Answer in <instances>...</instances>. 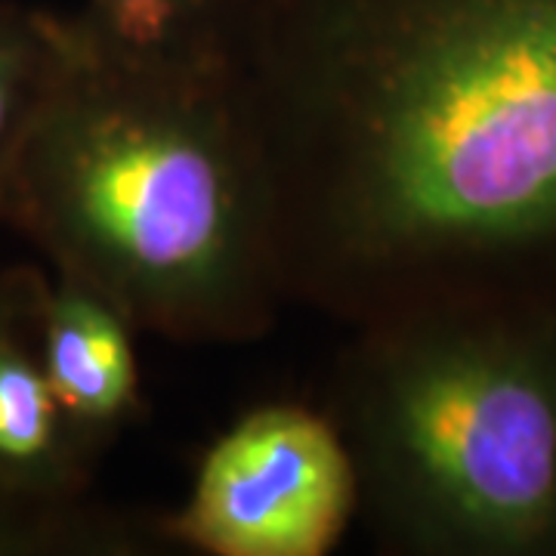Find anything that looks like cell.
I'll return each mask as SVG.
<instances>
[{
  "label": "cell",
  "mask_w": 556,
  "mask_h": 556,
  "mask_svg": "<svg viewBox=\"0 0 556 556\" xmlns=\"http://www.w3.org/2000/svg\"><path fill=\"white\" fill-rule=\"evenodd\" d=\"M97 460L22 334L0 340V477L47 501L90 497Z\"/></svg>",
  "instance_id": "cell-6"
},
{
  "label": "cell",
  "mask_w": 556,
  "mask_h": 556,
  "mask_svg": "<svg viewBox=\"0 0 556 556\" xmlns=\"http://www.w3.org/2000/svg\"><path fill=\"white\" fill-rule=\"evenodd\" d=\"M62 50V16L0 0V223L25 134Z\"/></svg>",
  "instance_id": "cell-9"
},
{
  "label": "cell",
  "mask_w": 556,
  "mask_h": 556,
  "mask_svg": "<svg viewBox=\"0 0 556 556\" xmlns=\"http://www.w3.org/2000/svg\"><path fill=\"white\" fill-rule=\"evenodd\" d=\"M260 0H87L75 13L105 43L161 60L232 62Z\"/></svg>",
  "instance_id": "cell-8"
},
{
  "label": "cell",
  "mask_w": 556,
  "mask_h": 556,
  "mask_svg": "<svg viewBox=\"0 0 556 556\" xmlns=\"http://www.w3.org/2000/svg\"><path fill=\"white\" fill-rule=\"evenodd\" d=\"M356 517V464L338 420L303 402H263L204 448L186 504L161 526L186 554L325 556Z\"/></svg>",
  "instance_id": "cell-4"
},
{
  "label": "cell",
  "mask_w": 556,
  "mask_h": 556,
  "mask_svg": "<svg viewBox=\"0 0 556 556\" xmlns=\"http://www.w3.org/2000/svg\"><path fill=\"white\" fill-rule=\"evenodd\" d=\"M38 362L80 442L102 457L142 415L134 321L75 278L38 276Z\"/></svg>",
  "instance_id": "cell-5"
},
{
  "label": "cell",
  "mask_w": 556,
  "mask_h": 556,
  "mask_svg": "<svg viewBox=\"0 0 556 556\" xmlns=\"http://www.w3.org/2000/svg\"><path fill=\"white\" fill-rule=\"evenodd\" d=\"M325 408L383 551L556 556V325L420 316L356 328Z\"/></svg>",
  "instance_id": "cell-3"
},
{
  "label": "cell",
  "mask_w": 556,
  "mask_h": 556,
  "mask_svg": "<svg viewBox=\"0 0 556 556\" xmlns=\"http://www.w3.org/2000/svg\"><path fill=\"white\" fill-rule=\"evenodd\" d=\"M3 226L174 343H251L285 306L232 62L127 53L78 16H62Z\"/></svg>",
  "instance_id": "cell-2"
},
{
  "label": "cell",
  "mask_w": 556,
  "mask_h": 556,
  "mask_svg": "<svg viewBox=\"0 0 556 556\" xmlns=\"http://www.w3.org/2000/svg\"><path fill=\"white\" fill-rule=\"evenodd\" d=\"M232 75L285 303L556 325V0H260Z\"/></svg>",
  "instance_id": "cell-1"
},
{
  "label": "cell",
  "mask_w": 556,
  "mask_h": 556,
  "mask_svg": "<svg viewBox=\"0 0 556 556\" xmlns=\"http://www.w3.org/2000/svg\"><path fill=\"white\" fill-rule=\"evenodd\" d=\"M35 269H16L0 276V340L22 334L25 325H31V306H35Z\"/></svg>",
  "instance_id": "cell-10"
},
{
  "label": "cell",
  "mask_w": 556,
  "mask_h": 556,
  "mask_svg": "<svg viewBox=\"0 0 556 556\" xmlns=\"http://www.w3.org/2000/svg\"><path fill=\"white\" fill-rule=\"evenodd\" d=\"M174 554L161 514L80 501H47L0 477V556Z\"/></svg>",
  "instance_id": "cell-7"
}]
</instances>
